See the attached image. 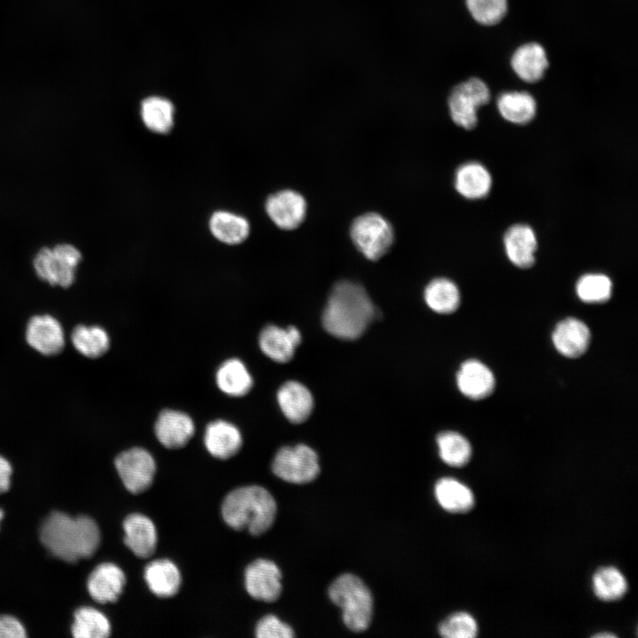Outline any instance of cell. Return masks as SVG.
Segmentation results:
<instances>
[{"label": "cell", "mask_w": 638, "mask_h": 638, "mask_svg": "<svg viewBox=\"0 0 638 638\" xmlns=\"http://www.w3.org/2000/svg\"><path fill=\"white\" fill-rule=\"evenodd\" d=\"M377 309L365 289L350 281L337 283L327 300L322 322L331 335L353 340L361 337L377 316Z\"/></svg>", "instance_id": "1"}, {"label": "cell", "mask_w": 638, "mask_h": 638, "mask_svg": "<svg viewBox=\"0 0 638 638\" xmlns=\"http://www.w3.org/2000/svg\"><path fill=\"white\" fill-rule=\"evenodd\" d=\"M40 538L55 556L74 563L96 552L100 543V532L96 522L89 517H72L55 511L44 520Z\"/></svg>", "instance_id": "2"}, {"label": "cell", "mask_w": 638, "mask_h": 638, "mask_svg": "<svg viewBox=\"0 0 638 638\" xmlns=\"http://www.w3.org/2000/svg\"><path fill=\"white\" fill-rule=\"evenodd\" d=\"M276 503L271 494L260 486H245L230 492L222 505L225 523L237 531L259 535L273 525Z\"/></svg>", "instance_id": "3"}, {"label": "cell", "mask_w": 638, "mask_h": 638, "mask_svg": "<svg viewBox=\"0 0 638 638\" xmlns=\"http://www.w3.org/2000/svg\"><path fill=\"white\" fill-rule=\"evenodd\" d=\"M329 597L342 609L345 625L352 631H364L370 623L373 611L371 593L363 581L351 573L338 577L330 586Z\"/></svg>", "instance_id": "4"}, {"label": "cell", "mask_w": 638, "mask_h": 638, "mask_svg": "<svg viewBox=\"0 0 638 638\" xmlns=\"http://www.w3.org/2000/svg\"><path fill=\"white\" fill-rule=\"evenodd\" d=\"M82 253L73 245L58 244L53 248H41L33 260L39 278L52 285L69 287L75 279V271Z\"/></svg>", "instance_id": "5"}, {"label": "cell", "mask_w": 638, "mask_h": 638, "mask_svg": "<svg viewBox=\"0 0 638 638\" xmlns=\"http://www.w3.org/2000/svg\"><path fill=\"white\" fill-rule=\"evenodd\" d=\"M350 237L365 258L377 261L390 249L394 233L391 223L384 216L377 213H366L354 220Z\"/></svg>", "instance_id": "6"}, {"label": "cell", "mask_w": 638, "mask_h": 638, "mask_svg": "<svg viewBox=\"0 0 638 638\" xmlns=\"http://www.w3.org/2000/svg\"><path fill=\"white\" fill-rule=\"evenodd\" d=\"M272 471L281 479L305 484L314 480L320 472L316 453L305 444L281 447L276 454Z\"/></svg>", "instance_id": "7"}, {"label": "cell", "mask_w": 638, "mask_h": 638, "mask_svg": "<svg viewBox=\"0 0 638 638\" xmlns=\"http://www.w3.org/2000/svg\"><path fill=\"white\" fill-rule=\"evenodd\" d=\"M489 99V89L478 78H471L458 84L447 101L452 121L465 129L474 128L478 122V109L486 105Z\"/></svg>", "instance_id": "8"}, {"label": "cell", "mask_w": 638, "mask_h": 638, "mask_svg": "<svg viewBox=\"0 0 638 638\" xmlns=\"http://www.w3.org/2000/svg\"><path fill=\"white\" fill-rule=\"evenodd\" d=\"M115 467L125 487L132 494H140L152 484L156 463L149 451L135 447L121 452L115 459Z\"/></svg>", "instance_id": "9"}, {"label": "cell", "mask_w": 638, "mask_h": 638, "mask_svg": "<svg viewBox=\"0 0 638 638\" xmlns=\"http://www.w3.org/2000/svg\"><path fill=\"white\" fill-rule=\"evenodd\" d=\"M282 573L278 566L268 559H257L245 571V586L254 599L271 603L282 591Z\"/></svg>", "instance_id": "10"}, {"label": "cell", "mask_w": 638, "mask_h": 638, "mask_svg": "<svg viewBox=\"0 0 638 638\" xmlns=\"http://www.w3.org/2000/svg\"><path fill=\"white\" fill-rule=\"evenodd\" d=\"M265 210L278 228L291 230L303 222L307 214V202L300 193L292 190H283L267 198Z\"/></svg>", "instance_id": "11"}, {"label": "cell", "mask_w": 638, "mask_h": 638, "mask_svg": "<svg viewBox=\"0 0 638 638\" xmlns=\"http://www.w3.org/2000/svg\"><path fill=\"white\" fill-rule=\"evenodd\" d=\"M25 337L39 353L52 355L65 346V334L59 321L49 314L35 315L27 322Z\"/></svg>", "instance_id": "12"}, {"label": "cell", "mask_w": 638, "mask_h": 638, "mask_svg": "<svg viewBox=\"0 0 638 638\" xmlns=\"http://www.w3.org/2000/svg\"><path fill=\"white\" fill-rule=\"evenodd\" d=\"M154 432L166 447L176 449L184 447L195 432L192 418L175 409L162 410L156 420Z\"/></svg>", "instance_id": "13"}, {"label": "cell", "mask_w": 638, "mask_h": 638, "mask_svg": "<svg viewBox=\"0 0 638 638\" xmlns=\"http://www.w3.org/2000/svg\"><path fill=\"white\" fill-rule=\"evenodd\" d=\"M301 341L300 331L294 326L281 328L275 324L265 326L259 336L262 353L276 362H289Z\"/></svg>", "instance_id": "14"}, {"label": "cell", "mask_w": 638, "mask_h": 638, "mask_svg": "<svg viewBox=\"0 0 638 638\" xmlns=\"http://www.w3.org/2000/svg\"><path fill=\"white\" fill-rule=\"evenodd\" d=\"M126 583L123 571L113 563H103L90 573L87 587L90 596L100 603H114Z\"/></svg>", "instance_id": "15"}, {"label": "cell", "mask_w": 638, "mask_h": 638, "mask_svg": "<svg viewBox=\"0 0 638 638\" xmlns=\"http://www.w3.org/2000/svg\"><path fill=\"white\" fill-rule=\"evenodd\" d=\"M242 434L232 423L217 419L209 423L205 430L204 443L208 453L218 459L234 456L242 447Z\"/></svg>", "instance_id": "16"}, {"label": "cell", "mask_w": 638, "mask_h": 638, "mask_svg": "<svg viewBox=\"0 0 638 638\" xmlns=\"http://www.w3.org/2000/svg\"><path fill=\"white\" fill-rule=\"evenodd\" d=\"M456 384L460 392L472 400L488 397L495 386L493 372L478 360L465 361L456 374Z\"/></svg>", "instance_id": "17"}, {"label": "cell", "mask_w": 638, "mask_h": 638, "mask_svg": "<svg viewBox=\"0 0 638 638\" xmlns=\"http://www.w3.org/2000/svg\"><path fill=\"white\" fill-rule=\"evenodd\" d=\"M126 546L137 556H151L157 546V530L153 522L139 513L128 515L123 522Z\"/></svg>", "instance_id": "18"}, {"label": "cell", "mask_w": 638, "mask_h": 638, "mask_svg": "<svg viewBox=\"0 0 638 638\" xmlns=\"http://www.w3.org/2000/svg\"><path fill=\"white\" fill-rule=\"evenodd\" d=\"M552 340L556 349L569 358H577L587 349L590 331L586 323L577 318H565L559 322L553 333Z\"/></svg>", "instance_id": "19"}, {"label": "cell", "mask_w": 638, "mask_h": 638, "mask_svg": "<svg viewBox=\"0 0 638 638\" xmlns=\"http://www.w3.org/2000/svg\"><path fill=\"white\" fill-rule=\"evenodd\" d=\"M507 257L517 268H528L535 262L537 238L533 230L525 224H514L504 234Z\"/></svg>", "instance_id": "20"}, {"label": "cell", "mask_w": 638, "mask_h": 638, "mask_svg": "<svg viewBox=\"0 0 638 638\" xmlns=\"http://www.w3.org/2000/svg\"><path fill=\"white\" fill-rule=\"evenodd\" d=\"M279 408L292 423L300 424L310 416L314 400L309 390L298 381L284 383L276 394Z\"/></svg>", "instance_id": "21"}, {"label": "cell", "mask_w": 638, "mask_h": 638, "mask_svg": "<svg viewBox=\"0 0 638 638\" xmlns=\"http://www.w3.org/2000/svg\"><path fill=\"white\" fill-rule=\"evenodd\" d=\"M144 577L149 589L157 596L171 597L179 590L181 573L169 559H157L144 568Z\"/></svg>", "instance_id": "22"}, {"label": "cell", "mask_w": 638, "mask_h": 638, "mask_svg": "<svg viewBox=\"0 0 638 638\" xmlns=\"http://www.w3.org/2000/svg\"><path fill=\"white\" fill-rule=\"evenodd\" d=\"M492 177L488 170L478 162H467L455 171V187L457 192L469 199L485 198L490 191Z\"/></svg>", "instance_id": "23"}, {"label": "cell", "mask_w": 638, "mask_h": 638, "mask_svg": "<svg viewBox=\"0 0 638 638\" xmlns=\"http://www.w3.org/2000/svg\"><path fill=\"white\" fill-rule=\"evenodd\" d=\"M548 66L546 51L541 45L536 43L520 46L511 58V66L514 72L520 79L527 82H535L541 80Z\"/></svg>", "instance_id": "24"}, {"label": "cell", "mask_w": 638, "mask_h": 638, "mask_svg": "<svg viewBox=\"0 0 638 638\" xmlns=\"http://www.w3.org/2000/svg\"><path fill=\"white\" fill-rule=\"evenodd\" d=\"M218 388L226 395L242 397L253 387V379L245 364L237 358L224 361L215 374Z\"/></svg>", "instance_id": "25"}, {"label": "cell", "mask_w": 638, "mask_h": 638, "mask_svg": "<svg viewBox=\"0 0 638 638\" xmlns=\"http://www.w3.org/2000/svg\"><path fill=\"white\" fill-rule=\"evenodd\" d=\"M209 230L220 242L235 245L244 242L250 232L248 221L229 211H216L209 219Z\"/></svg>", "instance_id": "26"}, {"label": "cell", "mask_w": 638, "mask_h": 638, "mask_svg": "<svg viewBox=\"0 0 638 638\" xmlns=\"http://www.w3.org/2000/svg\"><path fill=\"white\" fill-rule=\"evenodd\" d=\"M434 493L440 505L449 512H467L474 505L471 489L453 478H440L435 485Z\"/></svg>", "instance_id": "27"}, {"label": "cell", "mask_w": 638, "mask_h": 638, "mask_svg": "<svg viewBox=\"0 0 638 638\" xmlns=\"http://www.w3.org/2000/svg\"><path fill=\"white\" fill-rule=\"evenodd\" d=\"M497 107L500 114L514 124H526L536 113V102L525 91L502 93L497 100Z\"/></svg>", "instance_id": "28"}, {"label": "cell", "mask_w": 638, "mask_h": 638, "mask_svg": "<svg viewBox=\"0 0 638 638\" xmlns=\"http://www.w3.org/2000/svg\"><path fill=\"white\" fill-rule=\"evenodd\" d=\"M428 307L439 314L455 312L460 305V292L456 284L445 277L432 280L424 290Z\"/></svg>", "instance_id": "29"}, {"label": "cell", "mask_w": 638, "mask_h": 638, "mask_svg": "<svg viewBox=\"0 0 638 638\" xmlns=\"http://www.w3.org/2000/svg\"><path fill=\"white\" fill-rule=\"evenodd\" d=\"M71 340L80 354L89 358L103 355L110 346L107 331L98 325H76L72 331Z\"/></svg>", "instance_id": "30"}, {"label": "cell", "mask_w": 638, "mask_h": 638, "mask_svg": "<svg viewBox=\"0 0 638 638\" xmlns=\"http://www.w3.org/2000/svg\"><path fill=\"white\" fill-rule=\"evenodd\" d=\"M141 117L149 130L167 134L174 125V105L167 98L149 97L141 104Z\"/></svg>", "instance_id": "31"}, {"label": "cell", "mask_w": 638, "mask_h": 638, "mask_svg": "<svg viewBox=\"0 0 638 638\" xmlns=\"http://www.w3.org/2000/svg\"><path fill=\"white\" fill-rule=\"evenodd\" d=\"M72 634L75 638H105L111 632L110 622L99 611L82 607L74 613Z\"/></svg>", "instance_id": "32"}, {"label": "cell", "mask_w": 638, "mask_h": 638, "mask_svg": "<svg viewBox=\"0 0 638 638\" xmlns=\"http://www.w3.org/2000/svg\"><path fill=\"white\" fill-rule=\"evenodd\" d=\"M440 458L453 467L465 465L471 455L470 442L455 432H440L436 439Z\"/></svg>", "instance_id": "33"}, {"label": "cell", "mask_w": 638, "mask_h": 638, "mask_svg": "<svg viewBox=\"0 0 638 638\" xmlns=\"http://www.w3.org/2000/svg\"><path fill=\"white\" fill-rule=\"evenodd\" d=\"M592 581L595 595L603 601L618 600L625 595L627 589L625 577L612 566L598 569L595 572Z\"/></svg>", "instance_id": "34"}, {"label": "cell", "mask_w": 638, "mask_h": 638, "mask_svg": "<svg viewBox=\"0 0 638 638\" xmlns=\"http://www.w3.org/2000/svg\"><path fill=\"white\" fill-rule=\"evenodd\" d=\"M611 292L612 283L603 274H586L576 284L577 295L586 303L606 302L611 298Z\"/></svg>", "instance_id": "35"}, {"label": "cell", "mask_w": 638, "mask_h": 638, "mask_svg": "<svg viewBox=\"0 0 638 638\" xmlns=\"http://www.w3.org/2000/svg\"><path fill=\"white\" fill-rule=\"evenodd\" d=\"M467 8L478 23L495 25L507 12V0H466Z\"/></svg>", "instance_id": "36"}, {"label": "cell", "mask_w": 638, "mask_h": 638, "mask_svg": "<svg viewBox=\"0 0 638 638\" xmlns=\"http://www.w3.org/2000/svg\"><path fill=\"white\" fill-rule=\"evenodd\" d=\"M439 633L446 638H473L478 634V625L469 613L455 612L440 624Z\"/></svg>", "instance_id": "37"}, {"label": "cell", "mask_w": 638, "mask_h": 638, "mask_svg": "<svg viewBox=\"0 0 638 638\" xmlns=\"http://www.w3.org/2000/svg\"><path fill=\"white\" fill-rule=\"evenodd\" d=\"M258 638H291L293 630L275 615H267L260 619L256 626Z\"/></svg>", "instance_id": "38"}, {"label": "cell", "mask_w": 638, "mask_h": 638, "mask_svg": "<svg viewBox=\"0 0 638 638\" xmlns=\"http://www.w3.org/2000/svg\"><path fill=\"white\" fill-rule=\"evenodd\" d=\"M26 630L14 617L0 616V638H24Z\"/></svg>", "instance_id": "39"}, {"label": "cell", "mask_w": 638, "mask_h": 638, "mask_svg": "<svg viewBox=\"0 0 638 638\" xmlns=\"http://www.w3.org/2000/svg\"><path fill=\"white\" fill-rule=\"evenodd\" d=\"M12 475V465L2 455H0V494L9 489Z\"/></svg>", "instance_id": "40"}, {"label": "cell", "mask_w": 638, "mask_h": 638, "mask_svg": "<svg viewBox=\"0 0 638 638\" xmlns=\"http://www.w3.org/2000/svg\"><path fill=\"white\" fill-rule=\"evenodd\" d=\"M615 634L605 633V634H595V637H615Z\"/></svg>", "instance_id": "41"}, {"label": "cell", "mask_w": 638, "mask_h": 638, "mask_svg": "<svg viewBox=\"0 0 638 638\" xmlns=\"http://www.w3.org/2000/svg\"><path fill=\"white\" fill-rule=\"evenodd\" d=\"M3 517H4V511L2 510H0V520L3 518Z\"/></svg>", "instance_id": "42"}]
</instances>
